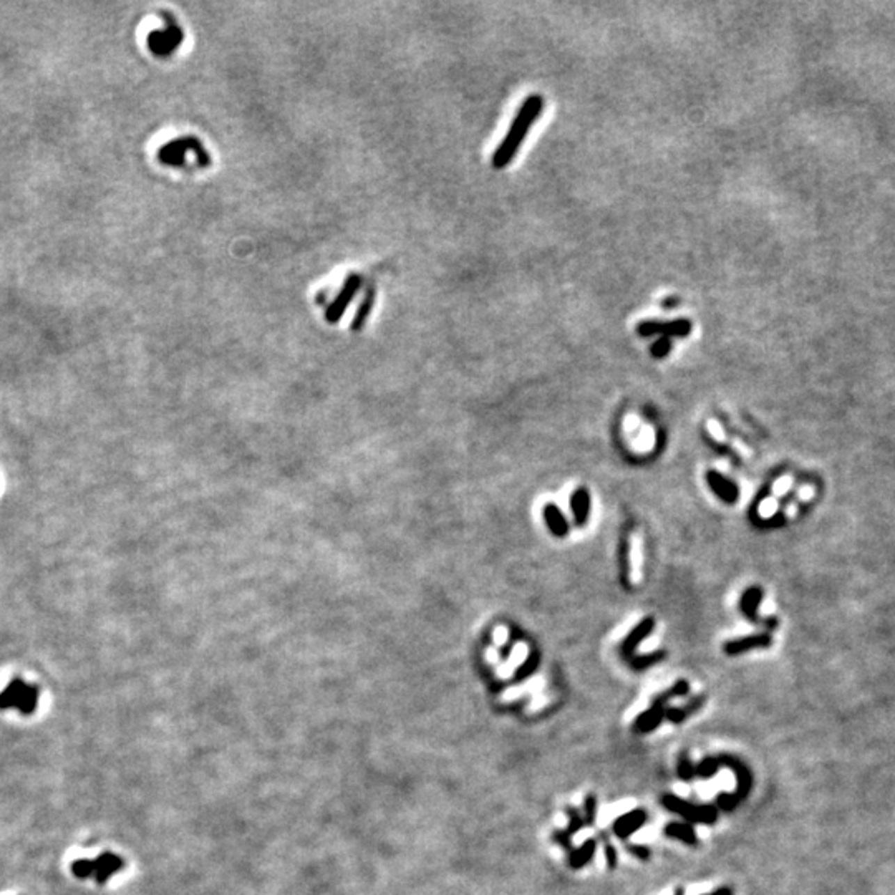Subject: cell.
Here are the masks:
<instances>
[{
    "instance_id": "cell-7",
    "label": "cell",
    "mask_w": 895,
    "mask_h": 895,
    "mask_svg": "<svg viewBox=\"0 0 895 895\" xmlns=\"http://www.w3.org/2000/svg\"><path fill=\"white\" fill-rule=\"evenodd\" d=\"M706 484L708 488L713 491L715 496L721 499L723 502L734 504L740 499V488H738V484L718 471L706 473Z\"/></svg>"
},
{
    "instance_id": "cell-5",
    "label": "cell",
    "mask_w": 895,
    "mask_h": 895,
    "mask_svg": "<svg viewBox=\"0 0 895 895\" xmlns=\"http://www.w3.org/2000/svg\"><path fill=\"white\" fill-rule=\"evenodd\" d=\"M693 325L688 319H676L670 322H658V320H645L637 325V333L640 337L662 335L668 338H685L692 333Z\"/></svg>"
},
{
    "instance_id": "cell-13",
    "label": "cell",
    "mask_w": 895,
    "mask_h": 895,
    "mask_svg": "<svg viewBox=\"0 0 895 895\" xmlns=\"http://www.w3.org/2000/svg\"><path fill=\"white\" fill-rule=\"evenodd\" d=\"M665 718V710L663 706H654L651 705L650 710H647L645 713H642L633 723V729L637 733H650L651 729H655L662 723Z\"/></svg>"
},
{
    "instance_id": "cell-10",
    "label": "cell",
    "mask_w": 895,
    "mask_h": 895,
    "mask_svg": "<svg viewBox=\"0 0 895 895\" xmlns=\"http://www.w3.org/2000/svg\"><path fill=\"white\" fill-rule=\"evenodd\" d=\"M571 511L577 528H584L590 516V494L585 488H579L571 496Z\"/></svg>"
},
{
    "instance_id": "cell-14",
    "label": "cell",
    "mask_w": 895,
    "mask_h": 895,
    "mask_svg": "<svg viewBox=\"0 0 895 895\" xmlns=\"http://www.w3.org/2000/svg\"><path fill=\"white\" fill-rule=\"evenodd\" d=\"M567 814H569V818H571V823H569V827L566 829V831H557V832H554L553 839H554L555 842H559V844L562 846V847H566V849H571V837H572V834H573V832H577V831H580V829L584 827V825H585V821L580 818V814H579V812H577V809H573V807H567Z\"/></svg>"
},
{
    "instance_id": "cell-29",
    "label": "cell",
    "mask_w": 895,
    "mask_h": 895,
    "mask_svg": "<svg viewBox=\"0 0 895 895\" xmlns=\"http://www.w3.org/2000/svg\"><path fill=\"white\" fill-rule=\"evenodd\" d=\"M711 895H733V894H731V890H729V889H727V887H724V889H720V890H716V892H715V894H711Z\"/></svg>"
},
{
    "instance_id": "cell-26",
    "label": "cell",
    "mask_w": 895,
    "mask_h": 895,
    "mask_svg": "<svg viewBox=\"0 0 895 895\" xmlns=\"http://www.w3.org/2000/svg\"><path fill=\"white\" fill-rule=\"evenodd\" d=\"M605 857H607V862H609V867L615 869V866H617V850L610 844H607V847H605Z\"/></svg>"
},
{
    "instance_id": "cell-9",
    "label": "cell",
    "mask_w": 895,
    "mask_h": 895,
    "mask_svg": "<svg viewBox=\"0 0 895 895\" xmlns=\"http://www.w3.org/2000/svg\"><path fill=\"white\" fill-rule=\"evenodd\" d=\"M654 627H655V620L651 619V617H647V619L642 620V622H638L637 627L633 628L627 637H625L624 644L620 647V651H622V657L627 660V662H630V660L633 658V651H635L637 647L640 645V642H644L645 638L650 635Z\"/></svg>"
},
{
    "instance_id": "cell-8",
    "label": "cell",
    "mask_w": 895,
    "mask_h": 895,
    "mask_svg": "<svg viewBox=\"0 0 895 895\" xmlns=\"http://www.w3.org/2000/svg\"><path fill=\"white\" fill-rule=\"evenodd\" d=\"M773 645V637L770 633H753L743 638H734L723 645V650L727 655H741L754 649H768Z\"/></svg>"
},
{
    "instance_id": "cell-6",
    "label": "cell",
    "mask_w": 895,
    "mask_h": 895,
    "mask_svg": "<svg viewBox=\"0 0 895 895\" xmlns=\"http://www.w3.org/2000/svg\"><path fill=\"white\" fill-rule=\"evenodd\" d=\"M763 599H764V590L759 587V585H751V587H748L741 594L740 610L751 624L761 625V627L775 630L777 628V619H773V617H761L758 614V609L759 605H761Z\"/></svg>"
},
{
    "instance_id": "cell-2",
    "label": "cell",
    "mask_w": 895,
    "mask_h": 895,
    "mask_svg": "<svg viewBox=\"0 0 895 895\" xmlns=\"http://www.w3.org/2000/svg\"><path fill=\"white\" fill-rule=\"evenodd\" d=\"M121 869H123V860L118 855L105 853L95 859H77L72 864V874L78 879L93 877L98 884H105Z\"/></svg>"
},
{
    "instance_id": "cell-1",
    "label": "cell",
    "mask_w": 895,
    "mask_h": 895,
    "mask_svg": "<svg viewBox=\"0 0 895 895\" xmlns=\"http://www.w3.org/2000/svg\"><path fill=\"white\" fill-rule=\"evenodd\" d=\"M542 108H544V98L541 95L532 93L524 100L521 105L518 115L512 120V125L507 129V134L504 136L501 145L496 148L493 155V166L496 169L506 168L511 164L514 156L518 155L521 143L525 140L531 126L536 123V120L541 116Z\"/></svg>"
},
{
    "instance_id": "cell-17",
    "label": "cell",
    "mask_w": 895,
    "mask_h": 895,
    "mask_svg": "<svg viewBox=\"0 0 895 895\" xmlns=\"http://www.w3.org/2000/svg\"><path fill=\"white\" fill-rule=\"evenodd\" d=\"M595 846H597V844H595V841L590 839L587 842H584V846H582L580 849L572 850L571 855H569V862H571V867L572 869H580V867H584L587 862H590V859H592L594 854H595Z\"/></svg>"
},
{
    "instance_id": "cell-28",
    "label": "cell",
    "mask_w": 895,
    "mask_h": 895,
    "mask_svg": "<svg viewBox=\"0 0 895 895\" xmlns=\"http://www.w3.org/2000/svg\"><path fill=\"white\" fill-rule=\"evenodd\" d=\"M511 649H512V644H507V645H504V647H502V649H501V657H502V658H507V657H509V654H511Z\"/></svg>"
},
{
    "instance_id": "cell-16",
    "label": "cell",
    "mask_w": 895,
    "mask_h": 895,
    "mask_svg": "<svg viewBox=\"0 0 895 895\" xmlns=\"http://www.w3.org/2000/svg\"><path fill=\"white\" fill-rule=\"evenodd\" d=\"M665 836L672 839H679L685 844H697V836H695L693 827L685 823H670L665 827Z\"/></svg>"
},
{
    "instance_id": "cell-4",
    "label": "cell",
    "mask_w": 895,
    "mask_h": 895,
    "mask_svg": "<svg viewBox=\"0 0 895 895\" xmlns=\"http://www.w3.org/2000/svg\"><path fill=\"white\" fill-rule=\"evenodd\" d=\"M662 805L667 807L668 811L675 812V814H680L681 818L688 821V823L713 824L716 819L715 807L711 806L697 807L695 805H692V802H686L683 799L673 796V794H665L662 798Z\"/></svg>"
},
{
    "instance_id": "cell-3",
    "label": "cell",
    "mask_w": 895,
    "mask_h": 895,
    "mask_svg": "<svg viewBox=\"0 0 895 895\" xmlns=\"http://www.w3.org/2000/svg\"><path fill=\"white\" fill-rule=\"evenodd\" d=\"M38 688L27 685L24 680L14 679L0 693V710L17 708L22 715L35 713L38 706Z\"/></svg>"
},
{
    "instance_id": "cell-15",
    "label": "cell",
    "mask_w": 895,
    "mask_h": 895,
    "mask_svg": "<svg viewBox=\"0 0 895 895\" xmlns=\"http://www.w3.org/2000/svg\"><path fill=\"white\" fill-rule=\"evenodd\" d=\"M703 702H705V698L698 697V698H693L690 703H686L683 708H668V710H665V718L670 720L672 723H681V721H685L690 715L699 710V708L703 706Z\"/></svg>"
},
{
    "instance_id": "cell-11",
    "label": "cell",
    "mask_w": 895,
    "mask_h": 895,
    "mask_svg": "<svg viewBox=\"0 0 895 895\" xmlns=\"http://www.w3.org/2000/svg\"><path fill=\"white\" fill-rule=\"evenodd\" d=\"M645 821H647V812L644 809H635L628 812V814H624L622 818L615 821L614 832L620 837V839H627L630 834L638 831V829L645 824Z\"/></svg>"
},
{
    "instance_id": "cell-24",
    "label": "cell",
    "mask_w": 895,
    "mask_h": 895,
    "mask_svg": "<svg viewBox=\"0 0 895 895\" xmlns=\"http://www.w3.org/2000/svg\"><path fill=\"white\" fill-rule=\"evenodd\" d=\"M595 814H597V809H595V798L590 794V796L585 799V824L592 825L595 821Z\"/></svg>"
},
{
    "instance_id": "cell-25",
    "label": "cell",
    "mask_w": 895,
    "mask_h": 895,
    "mask_svg": "<svg viewBox=\"0 0 895 895\" xmlns=\"http://www.w3.org/2000/svg\"><path fill=\"white\" fill-rule=\"evenodd\" d=\"M627 850L630 854H633L635 857L642 859V860H645V859L650 857V850L647 849V847H644V846H627Z\"/></svg>"
},
{
    "instance_id": "cell-19",
    "label": "cell",
    "mask_w": 895,
    "mask_h": 895,
    "mask_svg": "<svg viewBox=\"0 0 895 895\" xmlns=\"http://www.w3.org/2000/svg\"><path fill=\"white\" fill-rule=\"evenodd\" d=\"M539 660H541V658H539L537 651H531V654H529V657L524 660V663L521 665L518 670H516L514 681H521V680L529 679V676H531L532 673L539 668Z\"/></svg>"
},
{
    "instance_id": "cell-21",
    "label": "cell",
    "mask_w": 895,
    "mask_h": 895,
    "mask_svg": "<svg viewBox=\"0 0 895 895\" xmlns=\"http://www.w3.org/2000/svg\"><path fill=\"white\" fill-rule=\"evenodd\" d=\"M650 351L651 355H654V358H665L672 351V338L660 337L658 340L651 345Z\"/></svg>"
},
{
    "instance_id": "cell-27",
    "label": "cell",
    "mask_w": 895,
    "mask_h": 895,
    "mask_svg": "<svg viewBox=\"0 0 895 895\" xmlns=\"http://www.w3.org/2000/svg\"><path fill=\"white\" fill-rule=\"evenodd\" d=\"M676 306H679V299H665L662 302L663 308H675Z\"/></svg>"
},
{
    "instance_id": "cell-23",
    "label": "cell",
    "mask_w": 895,
    "mask_h": 895,
    "mask_svg": "<svg viewBox=\"0 0 895 895\" xmlns=\"http://www.w3.org/2000/svg\"><path fill=\"white\" fill-rule=\"evenodd\" d=\"M716 770H718V764H716L715 759H705L702 764L695 766V773L699 777H710L713 776Z\"/></svg>"
},
{
    "instance_id": "cell-20",
    "label": "cell",
    "mask_w": 895,
    "mask_h": 895,
    "mask_svg": "<svg viewBox=\"0 0 895 895\" xmlns=\"http://www.w3.org/2000/svg\"><path fill=\"white\" fill-rule=\"evenodd\" d=\"M665 658V651H655V654L650 655H644V657H633L630 660L628 665L633 668V670H645V668L651 667V665L658 663L660 660Z\"/></svg>"
},
{
    "instance_id": "cell-18",
    "label": "cell",
    "mask_w": 895,
    "mask_h": 895,
    "mask_svg": "<svg viewBox=\"0 0 895 895\" xmlns=\"http://www.w3.org/2000/svg\"><path fill=\"white\" fill-rule=\"evenodd\" d=\"M688 690H690L688 681L679 680L675 685L672 686L670 690H667V692L662 693V695H658V697L654 699V706H663L665 703L668 702V699H672L675 697H683V695L688 693Z\"/></svg>"
},
{
    "instance_id": "cell-22",
    "label": "cell",
    "mask_w": 895,
    "mask_h": 895,
    "mask_svg": "<svg viewBox=\"0 0 895 895\" xmlns=\"http://www.w3.org/2000/svg\"><path fill=\"white\" fill-rule=\"evenodd\" d=\"M679 776L681 777V779H685V781L693 779V777L697 776V773H695V766L692 764V761H690V759L686 758V756H681V758H680Z\"/></svg>"
},
{
    "instance_id": "cell-12",
    "label": "cell",
    "mask_w": 895,
    "mask_h": 895,
    "mask_svg": "<svg viewBox=\"0 0 895 895\" xmlns=\"http://www.w3.org/2000/svg\"><path fill=\"white\" fill-rule=\"evenodd\" d=\"M544 521L549 532L554 537H566L569 534V523L564 518L562 511L555 504H547L544 507Z\"/></svg>"
}]
</instances>
